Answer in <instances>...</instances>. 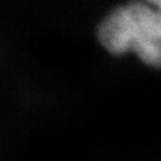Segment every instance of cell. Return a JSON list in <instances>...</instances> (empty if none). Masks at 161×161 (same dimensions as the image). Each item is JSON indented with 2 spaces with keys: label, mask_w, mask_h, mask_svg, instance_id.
Returning a JSON list of instances; mask_svg holds the SVG:
<instances>
[{
  "label": "cell",
  "mask_w": 161,
  "mask_h": 161,
  "mask_svg": "<svg viewBox=\"0 0 161 161\" xmlns=\"http://www.w3.org/2000/svg\"><path fill=\"white\" fill-rule=\"evenodd\" d=\"M98 38L111 53L134 52L143 63L161 68V9L130 1L112 10L98 27Z\"/></svg>",
  "instance_id": "obj_1"
},
{
  "label": "cell",
  "mask_w": 161,
  "mask_h": 161,
  "mask_svg": "<svg viewBox=\"0 0 161 161\" xmlns=\"http://www.w3.org/2000/svg\"><path fill=\"white\" fill-rule=\"evenodd\" d=\"M142 1H144V3H149V5L154 6V7L161 9V0H142Z\"/></svg>",
  "instance_id": "obj_2"
}]
</instances>
